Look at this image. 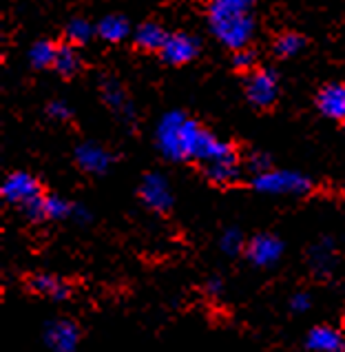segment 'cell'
Returning a JSON list of instances; mask_svg holds the SVG:
<instances>
[{"label":"cell","mask_w":345,"mask_h":352,"mask_svg":"<svg viewBox=\"0 0 345 352\" xmlns=\"http://www.w3.org/2000/svg\"><path fill=\"white\" fill-rule=\"evenodd\" d=\"M140 195L144 199V204L153 210H159L164 213L172 206V195H170V186L162 175L151 173L144 177V182L140 186Z\"/></svg>","instance_id":"9"},{"label":"cell","mask_w":345,"mask_h":352,"mask_svg":"<svg viewBox=\"0 0 345 352\" xmlns=\"http://www.w3.org/2000/svg\"><path fill=\"white\" fill-rule=\"evenodd\" d=\"M283 253V244L275 235H255L246 246V255L255 266L270 268L275 266Z\"/></svg>","instance_id":"8"},{"label":"cell","mask_w":345,"mask_h":352,"mask_svg":"<svg viewBox=\"0 0 345 352\" xmlns=\"http://www.w3.org/2000/svg\"><path fill=\"white\" fill-rule=\"evenodd\" d=\"M208 23L221 45L243 49L252 38V0H210Z\"/></svg>","instance_id":"2"},{"label":"cell","mask_w":345,"mask_h":352,"mask_svg":"<svg viewBox=\"0 0 345 352\" xmlns=\"http://www.w3.org/2000/svg\"><path fill=\"white\" fill-rule=\"evenodd\" d=\"M129 23L122 16H107L102 23L98 25V34L102 36L107 43H120L129 36Z\"/></svg>","instance_id":"16"},{"label":"cell","mask_w":345,"mask_h":352,"mask_svg":"<svg viewBox=\"0 0 345 352\" xmlns=\"http://www.w3.org/2000/svg\"><path fill=\"white\" fill-rule=\"evenodd\" d=\"M102 94H104V100L115 109V111H126L131 113V107L126 102V96H124V89H122L115 80H107V82L102 85Z\"/></svg>","instance_id":"20"},{"label":"cell","mask_w":345,"mask_h":352,"mask_svg":"<svg viewBox=\"0 0 345 352\" xmlns=\"http://www.w3.org/2000/svg\"><path fill=\"white\" fill-rule=\"evenodd\" d=\"M306 346L312 352H345V337L330 326H317L308 333Z\"/></svg>","instance_id":"10"},{"label":"cell","mask_w":345,"mask_h":352,"mask_svg":"<svg viewBox=\"0 0 345 352\" xmlns=\"http://www.w3.org/2000/svg\"><path fill=\"white\" fill-rule=\"evenodd\" d=\"M319 111L332 120H345V85H328L317 96Z\"/></svg>","instance_id":"12"},{"label":"cell","mask_w":345,"mask_h":352,"mask_svg":"<svg viewBox=\"0 0 345 352\" xmlns=\"http://www.w3.org/2000/svg\"><path fill=\"white\" fill-rule=\"evenodd\" d=\"M310 266L319 277H326L332 273L334 268V248L330 239H323L321 244H317L310 253Z\"/></svg>","instance_id":"15"},{"label":"cell","mask_w":345,"mask_h":352,"mask_svg":"<svg viewBox=\"0 0 345 352\" xmlns=\"http://www.w3.org/2000/svg\"><path fill=\"white\" fill-rule=\"evenodd\" d=\"M74 206L76 204H69L67 199L58 197V195H49L45 197V217L49 219H65L74 215Z\"/></svg>","instance_id":"22"},{"label":"cell","mask_w":345,"mask_h":352,"mask_svg":"<svg viewBox=\"0 0 345 352\" xmlns=\"http://www.w3.org/2000/svg\"><path fill=\"white\" fill-rule=\"evenodd\" d=\"M3 197L9 204H18L23 208L34 199L43 197V188H40V182L34 175L18 170V173H12L3 182Z\"/></svg>","instance_id":"4"},{"label":"cell","mask_w":345,"mask_h":352,"mask_svg":"<svg viewBox=\"0 0 345 352\" xmlns=\"http://www.w3.org/2000/svg\"><path fill=\"white\" fill-rule=\"evenodd\" d=\"M91 34H93V29H91V25L82 18H74L67 25V36H69L71 43H87V40L91 38Z\"/></svg>","instance_id":"24"},{"label":"cell","mask_w":345,"mask_h":352,"mask_svg":"<svg viewBox=\"0 0 345 352\" xmlns=\"http://www.w3.org/2000/svg\"><path fill=\"white\" fill-rule=\"evenodd\" d=\"M157 146L168 160H199L206 164L235 162L237 153L228 142L210 135L208 131L184 113H168L157 126Z\"/></svg>","instance_id":"1"},{"label":"cell","mask_w":345,"mask_h":352,"mask_svg":"<svg viewBox=\"0 0 345 352\" xmlns=\"http://www.w3.org/2000/svg\"><path fill=\"white\" fill-rule=\"evenodd\" d=\"M166 36L168 34L157 23H144L135 29L133 40H135V47L142 49V52H159Z\"/></svg>","instance_id":"14"},{"label":"cell","mask_w":345,"mask_h":352,"mask_svg":"<svg viewBox=\"0 0 345 352\" xmlns=\"http://www.w3.org/2000/svg\"><path fill=\"white\" fill-rule=\"evenodd\" d=\"M232 65H235L237 69H252V65H255V54L250 52V49H237V54H235V58H232Z\"/></svg>","instance_id":"26"},{"label":"cell","mask_w":345,"mask_h":352,"mask_svg":"<svg viewBox=\"0 0 345 352\" xmlns=\"http://www.w3.org/2000/svg\"><path fill=\"white\" fill-rule=\"evenodd\" d=\"M47 113L56 118V120H69L71 118V109L65 102H52L47 107Z\"/></svg>","instance_id":"27"},{"label":"cell","mask_w":345,"mask_h":352,"mask_svg":"<svg viewBox=\"0 0 345 352\" xmlns=\"http://www.w3.org/2000/svg\"><path fill=\"white\" fill-rule=\"evenodd\" d=\"M29 288H32L36 295L54 299V301H65L71 295V288L67 281L49 273H38L34 277H29Z\"/></svg>","instance_id":"13"},{"label":"cell","mask_w":345,"mask_h":352,"mask_svg":"<svg viewBox=\"0 0 345 352\" xmlns=\"http://www.w3.org/2000/svg\"><path fill=\"white\" fill-rule=\"evenodd\" d=\"M206 175L217 184H228L239 175V162H217L206 166Z\"/></svg>","instance_id":"19"},{"label":"cell","mask_w":345,"mask_h":352,"mask_svg":"<svg viewBox=\"0 0 345 352\" xmlns=\"http://www.w3.org/2000/svg\"><path fill=\"white\" fill-rule=\"evenodd\" d=\"M219 246L226 255H237L243 250V246H246V241H243V235L239 228H228V230H224V235H221Z\"/></svg>","instance_id":"23"},{"label":"cell","mask_w":345,"mask_h":352,"mask_svg":"<svg viewBox=\"0 0 345 352\" xmlns=\"http://www.w3.org/2000/svg\"><path fill=\"white\" fill-rule=\"evenodd\" d=\"M54 69L60 76H74L78 69H80V56L78 52L71 45H63L58 47V54H56V63Z\"/></svg>","instance_id":"17"},{"label":"cell","mask_w":345,"mask_h":352,"mask_svg":"<svg viewBox=\"0 0 345 352\" xmlns=\"http://www.w3.org/2000/svg\"><path fill=\"white\" fill-rule=\"evenodd\" d=\"M312 306V297L306 290H299V293H294L292 299H290V308L292 313H308Z\"/></svg>","instance_id":"25"},{"label":"cell","mask_w":345,"mask_h":352,"mask_svg":"<svg viewBox=\"0 0 345 352\" xmlns=\"http://www.w3.org/2000/svg\"><path fill=\"white\" fill-rule=\"evenodd\" d=\"M246 94L248 100L259 109H266L277 100V76L261 69V72L250 74L246 80Z\"/></svg>","instance_id":"7"},{"label":"cell","mask_w":345,"mask_h":352,"mask_svg":"<svg viewBox=\"0 0 345 352\" xmlns=\"http://www.w3.org/2000/svg\"><path fill=\"white\" fill-rule=\"evenodd\" d=\"M45 344L54 352H76L80 344V328L69 319H56L45 326Z\"/></svg>","instance_id":"6"},{"label":"cell","mask_w":345,"mask_h":352,"mask_svg":"<svg viewBox=\"0 0 345 352\" xmlns=\"http://www.w3.org/2000/svg\"><path fill=\"white\" fill-rule=\"evenodd\" d=\"M199 54V40L188 34H170L166 36L164 45L159 49V56L166 60L168 65H186Z\"/></svg>","instance_id":"5"},{"label":"cell","mask_w":345,"mask_h":352,"mask_svg":"<svg viewBox=\"0 0 345 352\" xmlns=\"http://www.w3.org/2000/svg\"><path fill=\"white\" fill-rule=\"evenodd\" d=\"M76 160L82 170L87 173H104V170L111 166V153L107 148H102L100 144L87 142L80 144L76 148Z\"/></svg>","instance_id":"11"},{"label":"cell","mask_w":345,"mask_h":352,"mask_svg":"<svg viewBox=\"0 0 345 352\" xmlns=\"http://www.w3.org/2000/svg\"><path fill=\"white\" fill-rule=\"evenodd\" d=\"M303 45H306V40H303L299 34L288 32V34H281V36L277 38L275 52H277V56H281V58H290V56H294V54H299L301 49H303Z\"/></svg>","instance_id":"21"},{"label":"cell","mask_w":345,"mask_h":352,"mask_svg":"<svg viewBox=\"0 0 345 352\" xmlns=\"http://www.w3.org/2000/svg\"><path fill=\"white\" fill-rule=\"evenodd\" d=\"M206 290L208 293L215 297V295H219L221 293V279H217V277H212V279H208V284H206Z\"/></svg>","instance_id":"28"},{"label":"cell","mask_w":345,"mask_h":352,"mask_svg":"<svg viewBox=\"0 0 345 352\" xmlns=\"http://www.w3.org/2000/svg\"><path fill=\"white\" fill-rule=\"evenodd\" d=\"M257 190L270 195H303L310 190V179L294 170H261L252 179Z\"/></svg>","instance_id":"3"},{"label":"cell","mask_w":345,"mask_h":352,"mask_svg":"<svg viewBox=\"0 0 345 352\" xmlns=\"http://www.w3.org/2000/svg\"><path fill=\"white\" fill-rule=\"evenodd\" d=\"M56 54H58V47L49 40H40L32 47L29 52V60L36 69H45V67H52L56 63Z\"/></svg>","instance_id":"18"}]
</instances>
